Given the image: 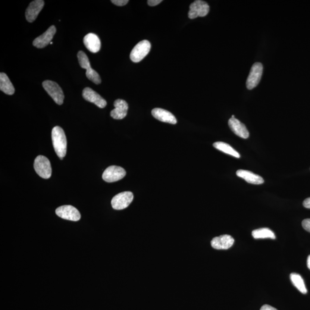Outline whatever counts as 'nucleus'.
Listing matches in <instances>:
<instances>
[{
	"label": "nucleus",
	"mask_w": 310,
	"mask_h": 310,
	"mask_svg": "<svg viewBox=\"0 0 310 310\" xmlns=\"http://www.w3.org/2000/svg\"><path fill=\"white\" fill-rule=\"evenodd\" d=\"M52 140L56 155L62 160L66 155L67 139L65 131L61 127L56 126L53 128Z\"/></svg>",
	"instance_id": "1"
},
{
	"label": "nucleus",
	"mask_w": 310,
	"mask_h": 310,
	"mask_svg": "<svg viewBox=\"0 0 310 310\" xmlns=\"http://www.w3.org/2000/svg\"><path fill=\"white\" fill-rule=\"evenodd\" d=\"M234 240L230 235L225 234L214 237L211 241V245L214 249H228L233 246Z\"/></svg>",
	"instance_id": "13"
},
{
	"label": "nucleus",
	"mask_w": 310,
	"mask_h": 310,
	"mask_svg": "<svg viewBox=\"0 0 310 310\" xmlns=\"http://www.w3.org/2000/svg\"><path fill=\"white\" fill-rule=\"evenodd\" d=\"M34 168L36 173L44 179H49L51 176L52 168L49 160L42 155H39L34 160Z\"/></svg>",
	"instance_id": "4"
},
{
	"label": "nucleus",
	"mask_w": 310,
	"mask_h": 310,
	"mask_svg": "<svg viewBox=\"0 0 310 310\" xmlns=\"http://www.w3.org/2000/svg\"><path fill=\"white\" fill-rule=\"evenodd\" d=\"M0 90L8 95H13L15 92L13 84L7 75L4 73L0 74Z\"/></svg>",
	"instance_id": "20"
},
{
	"label": "nucleus",
	"mask_w": 310,
	"mask_h": 310,
	"mask_svg": "<svg viewBox=\"0 0 310 310\" xmlns=\"http://www.w3.org/2000/svg\"><path fill=\"white\" fill-rule=\"evenodd\" d=\"M213 147L219 151L227 153L228 155L232 156L236 158H240V153L237 152L236 150L233 149L230 145H228V144L221 142H215L213 144Z\"/></svg>",
	"instance_id": "21"
},
{
	"label": "nucleus",
	"mask_w": 310,
	"mask_h": 310,
	"mask_svg": "<svg viewBox=\"0 0 310 310\" xmlns=\"http://www.w3.org/2000/svg\"><path fill=\"white\" fill-rule=\"evenodd\" d=\"M303 206L307 209H310V198H307L303 202Z\"/></svg>",
	"instance_id": "28"
},
{
	"label": "nucleus",
	"mask_w": 310,
	"mask_h": 310,
	"mask_svg": "<svg viewBox=\"0 0 310 310\" xmlns=\"http://www.w3.org/2000/svg\"><path fill=\"white\" fill-rule=\"evenodd\" d=\"M307 265H308V267L310 270V255L309 256L308 261H307Z\"/></svg>",
	"instance_id": "29"
},
{
	"label": "nucleus",
	"mask_w": 310,
	"mask_h": 310,
	"mask_svg": "<svg viewBox=\"0 0 310 310\" xmlns=\"http://www.w3.org/2000/svg\"><path fill=\"white\" fill-rule=\"evenodd\" d=\"M228 124L231 130L237 136L243 138V139H248L249 136V131L246 129L245 125L241 123L239 120H237L235 117H231L228 120Z\"/></svg>",
	"instance_id": "15"
},
{
	"label": "nucleus",
	"mask_w": 310,
	"mask_h": 310,
	"mask_svg": "<svg viewBox=\"0 0 310 310\" xmlns=\"http://www.w3.org/2000/svg\"><path fill=\"white\" fill-rule=\"evenodd\" d=\"M111 2L115 5L122 7V6L127 5L129 1L128 0H112Z\"/></svg>",
	"instance_id": "24"
},
{
	"label": "nucleus",
	"mask_w": 310,
	"mask_h": 310,
	"mask_svg": "<svg viewBox=\"0 0 310 310\" xmlns=\"http://www.w3.org/2000/svg\"><path fill=\"white\" fill-rule=\"evenodd\" d=\"M210 11L209 5L205 1L196 0L190 6V11L188 16L191 19L198 17H205Z\"/></svg>",
	"instance_id": "10"
},
{
	"label": "nucleus",
	"mask_w": 310,
	"mask_h": 310,
	"mask_svg": "<svg viewBox=\"0 0 310 310\" xmlns=\"http://www.w3.org/2000/svg\"><path fill=\"white\" fill-rule=\"evenodd\" d=\"M261 310H277V309L273 308L271 306L265 305L261 307Z\"/></svg>",
	"instance_id": "27"
},
{
	"label": "nucleus",
	"mask_w": 310,
	"mask_h": 310,
	"mask_svg": "<svg viewBox=\"0 0 310 310\" xmlns=\"http://www.w3.org/2000/svg\"><path fill=\"white\" fill-rule=\"evenodd\" d=\"M115 108L111 112L112 118L115 120H121L127 116L128 105L125 100L118 99L114 102Z\"/></svg>",
	"instance_id": "16"
},
{
	"label": "nucleus",
	"mask_w": 310,
	"mask_h": 310,
	"mask_svg": "<svg viewBox=\"0 0 310 310\" xmlns=\"http://www.w3.org/2000/svg\"><path fill=\"white\" fill-rule=\"evenodd\" d=\"M236 174L238 177L243 178L249 183L261 184L264 181L261 177L249 171L239 170L237 171Z\"/></svg>",
	"instance_id": "19"
},
{
	"label": "nucleus",
	"mask_w": 310,
	"mask_h": 310,
	"mask_svg": "<svg viewBox=\"0 0 310 310\" xmlns=\"http://www.w3.org/2000/svg\"><path fill=\"white\" fill-rule=\"evenodd\" d=\"M50 45H52V42L50 43Z\"/></svg>",
	"instance_id": "30"
},
{
	"label": "nucleus",
	"mask_w": 310,
	"mask_h": 310,
	"mask_svg": "<svg viewBox=\"0 0 310 310\" xmlns=\"http://www.w3.org/2000/svg\"><path fill=\"white\" fill-rule=\"evenodd\" d=\"M302 227L306 231L310 233V218L305 219L302 221Z\"/></svg>",
	"instance_id": "25"
},
{
	"label": "nucleus",
	"mask_w": 310,
	"mask_h": 310,
	"mask_svg": "<svg viewBox=\"0 0 310 310\" xmlns=\"http://www.w3.org/2000/svg\"><path fill=\"white\" fill-rule=\"evenodd\" d=\"M45 5V1L43 0H35L30 3L26 11V17L27 20L30 23H33L40 12Z\"/></svg>",
	"instance_id": "14"
},
{
	"label": "nucleus",
	"mask_w": 310,
	"mask_h": 310,
	"mask_svg": "<svg viewBox=\"0 0 310 310\" xmlns=\"http://www.w3.org/2000/svg\"><path fill=\"white\" fill-rule=\"evenodd\" d=\"M133 199V194L130 192H125L117 194L112 200V208L115 210L126 209Z\"/></svg>",
	"instance_id": "9"
},
{
	"label": "nucleus",
	"mask_w": 310,
	"mask_h": 310,
	"mask_svg": "<svg viewBox=\"0 0 310 310\" xmlns=\"http://www.w3.org/2000/svg\"><path fill=\"white\" fill-rule=\"evenodd\" d=\"M43 88L45 89L49 96L54 100L56 103L61 105L64 103L65 96L61 87L57 83L52 81L47 80L42 83Z\"/></svg>",
	"instance_id": "3"
},
{
	"label": "nucleus",
	"mask_w": 310,
	"mask_h": 310,
	"mask_svg": "<svg viewBox=\"0 0 310 310\" xmlns=\"http://www.w3.org/2000/svg\"><path fill=\"white\" fill-rule=\"evenodd\" d=\"M290 278L294 286H295L300 293L304 294H306L308 293V290H307L305 282H304L301 276L296 273H293L290 275Z\"/></svg>",
	"instance_id": "23"
},
{
	"label": "nucleus",
	"mask_w": 310,
	"mask_h": 310,
	"mask_svg": "<svg viewBox=\"0 0 310 310\" xmlns=\"http://www.w3.org/2000/svg\"><path fill=\"white\" fill-rule=\"evenodd\" d=\"M152 114L157 120L163 123L171 124L177 123V118L171 112L161 108H155L152 111Z\"/></svg>",
	"instance_id": "17"
},
{
	"label": "nucleus",
	"mask_w": 310,
	"mask_h": 310,
	"mask_svg": "<svg viewBox=\"0 0 310 310\" xmlns=\"http://www.w3.org/2000/svg\"><path fill=\"white\" fill-rule=\"evenodd\" d=\"M151 48V43L148 40H143L137 44L131 52V61L134 63L142 61L148 55Z\"/></svg>",
	"instance_id": "5"
},
{
	"label": "nucleus",
	"mask_w": 310,
	"mask_h": 310,
	"mask_svg": "<svg viewBox=\"0 0 310 310\" xmlns=\"http://www.w3.org/2000/svg\"><path fill=\"white\" fill-rule=\"evenodd\" d=\"M83 43L87 49L93 53L98 52L101 49V41L97 34L90 33L84 37Z\"/></svg>",
	"instance_id": "18"
},
{
	"label": "nucleus",
	"mask_w": 310,
	"mask_h": 310,
	"mask_svg": "<svg viewBox=\"0 0 310 310\" xmlns=\"http://www.w3.org/2000/svg\"><path fill=\"white\" fill-rule=\"evenodd\" d=\"M252 234L253 238L255 239H276L275 233L268 228H261L253 230Z\"/></svg>",
	"instance_id": "22"
},
{
	"label": "nucleus",
	"mask_w": 310,
	"mask_h": 310,
	"mask_svg": "<svg viewBox=\"0 0 310 310\" xmlns=\"http://www.w3.org/2000/svg\"><path fill=\"white\" fill-rule=\"evenodd\" d=\"M56 29L54 26L50 27L42 35L36 37L33 40V45L37 49H43L51 42L56 33Z\"/></svg>",
	"instance_id": "11"
},
{
	"label": "nucleus",
	"mask_w": 310,
	"mask_h": 310,
	"mask_svg": "<svg viewBox=\"0 0 310 310\" xmlns=\"http://www.w3.org/2000/svg\"><path fill=\"white\" fill-rule=\"evenodd\" d=\"M263 71V66L261 63L257 62L252 65L251 70L246 81V87L252 90L258 85L261 81Z\"/></svg>",
	"instance_id": "6"
},
{
	"label": "nucleus",
	"mask_w": 310,
	"mask_h": 310,
	"mask_svg": "<svg viewBox=\"0 0 310 310\" xmlns=\"http://www.w3.org/2000/svg\"><path fill=\"white\" fill-rule=\"evenodd\" d=\"M125 175H126V171L123 168L112 165L106 168L103 172L102 179L106 182H115L123 179Z\"/></svg>",
	"instance_id": "7"
},
{
	"label": "nucleus",
	"mask_w": 310,
	"mask_h": 310,
	"mask_svg": "<svg viewBox=\"0 0 310 310\" xmlns=\"http://www.w3.org/2000/svg\"><path fill=\"white\" fill-rule=\"evenodd\" d=\"M162 2V0H148V4L151 7H154V6L158 5Z\"/></svg>",
	"instance_id": "26"
},
{
	"label": "nucleus",
	"mask_w": 310,
	"mask_h": 310,
	"mask_svg": "<svg viewBox=\"0 0 310 310\" xmlns=\"http://www.w3.org/2000/svg\"><path fill=\"white\" fill-rule=\"evenodd\" d=\"M82 96L86 101L95 103L99 108H104L107 105L105 100L90 87H86L83 89Z\"/></svg>",
	"instance_id": "12"
},
{
	"label": "nucleus",
	"mask_w": 310,
	"mask_h": 310,
	"mask_svg": "<svg viewBox=\"0 0 310 310\" xmlns=\"http://www.w3.org/2000/svg\"><path fill=\"white\" fill-rule=\"evenodd\" d=\"M56 214L64 220L78 221L81 219V215L79 211L71 205H64L56 209Z\"/></svg>",
	"instance_id": "8"
},
{
	"label": "nucleus",
	"mask_w": 310,
	"mask_h": 310,
	"mask_svg": "<svg viewBox=\"0 0 310 310\" xmlns=\"http://www.w3.org/2000/svg\"><path fill=\"white\" fill-rule=\"evenodd\" d=\"M78 59L81 67L86 69V76L87 78L93 83L99 84L101 83V79L97 72L91 67L90 63L88 57L85 53L80 51L78 53Z\"/></svg>",
	"instance_id": "2"
}]
</instances>
